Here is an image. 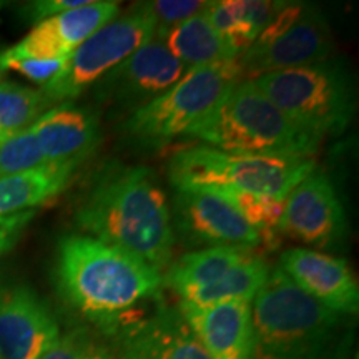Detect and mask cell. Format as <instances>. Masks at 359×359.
Masks as SVG:
<instances>
[{
	"label": "cell",
	"mask_w": 359,
	"mask_h": 359,
	"mask_svg": "<svg viewBox=\"0 0 359 359\" xmlns=\"http://www.w3.org/2000/svg\"><path fill=\"white\" fill-rule=\"evenodd\" d=\"M255 253L248 248H236V246H215V248L193 250L183 255L177 262L170 263L161 275L163 288H168L177 293L180 302H185L188 296L201 288L217 283L245 259L253 257Z\"/></svg>",
	"instance_id": "obj_19"
},
{
	"label": "cell",
	"mask_w": 359,
	"mask_h": 359,
	"mask_svg": "<svg viewBox=\"0 0 359 359\" xmlns=\"http://www.w3.org/2000/svg\"><path fill=\"white\" fill-rule=\"evenodd\" d=\"M253 359H349L353 316L303 293L281 268L271 271L251 302Z\"/></svg>",
	"instance_id": "obj_3"
},
{
	"label": "cell",
	"mask_w": 359,
	"mask_h": 359,
	"mask_svg": "<svg viewBox=\"0 0 359 359\" xmlns=\"http://www.w3.org/2000/svg\"><path fill=\"white\" fill-rule=\"evenodd\" d=\"M47 165L30 128L11 135L0 142V177L32 172Z\"/></svg>",
	"instance_id": "obj_24"
},
{
	"label": "cell",
	"mask_w": 359,
	"mask_h": 359,
	"mask_svg": "<svg viewBox=\"0 0 359 359\" xmlns=\"http://www.w3.org/2000/svg\"><path fill=\"white\" fill-rule=\"evenodd\" d=\"M154 39L188 69L238 58L233 45L210 24L205 12L178 25L155 29Z\"/></svg>",
	"instance_id": "obj_20"
},
{
	"label": "cell",
	"mask_w": 359,
	"mask_h": 359,
	"mask_svg": "<svg viewBox=\"0 0 359 359\" xmlns=\"http://www.w3.org/2000/svg\"><path fill=\"white\" fill-rule=\"evenodd\" d=\"M50 107L42 90L0 80V138L30 128Z\"/></svg>",
	"instance_id": "obj_23"
},
{
	"label": "cell",
	"mask_w": 359,
	"mask_h": 359,
	"mask_svg": "<svg viewBox=\"0 0 359 359\" xmlns=\"http://www.w3.org/2000/svg\"><path fill=\"white\" fill-rule=\"evenodd\" d=\"M170 215L175 236L178 235L190 246H236L259 253H263V250H273L257 228L251 226L222 196L210 190H175Z\"/></svg>",
	"instance_id": "obj_9"
},
{
	"label": "cell",
	"mask_w": 359,
	"mask_h": 359,
	"mask_svg": "<svg viewBox=\"0 0 359 359\" xmlns=\"http://www.w3.org/2000/svg\"><path fill=\"white\" fill-rule=\"evenodd\" d=\"M269 271H271V264L264 259L263 253H255L243 263L231 268L217 283L195 291L182 303L198 304V306L228 302L251 303L266 281Z\"/></svg>",
	"instance_id": "obj_22"
},
{
	"label": "cell",
	"mask_w": 359,
	"mask_h": 359,
	"mask_svg": "<svg viewBox=\"0 0 359 359\" xmlns=\"http://www.w3.org/2000/svg\"><path fill=\"white\" fill-rule=\"evenodd\" d=\"M278 266L303 293L323 306L348 316L358 314L359 286L344 259L299 246L283 251Z\"/></svg>",
	"instance_id": "obj_15"
},
{
	"label": "cell",
	"mask_w": 359,
	"mask_h": 359,
	"mask_svg": "<svg viewBox=\"0 0 359 359\" xmlns=\"http://www.w3.org/2000/svg\"><path fill=\"white\" fill-rule=\"evenodd\" d=\"M333 48V34L326 17L318 7L304 4L302 15L285 32L264 45H250L236 62L243 77L253 79L330 60Z\"/></svg>",
	"instance_id": "obj_12"
},
{
	"label": "cell",
	"mask_w": 359,
	"mask_h": 359,
	"mask_svg": "<svg viewBox=\"0 0 359 359\" xmlns=\"http://www.w3.org/2000/svg\"><path fill=\"white\" fill-rule=\"evenodd\" d=\"M188 138L228 154L288 158H313L323 143L286 118L250 79L233 85Z\"/></svg>",
	"instance_id": "obj_4"
},
{
	"label": "cell",
	"mask_w": 359,
	"mask_h": 359,
	"mask_svg": "<svg viewBox=\"0 0 359 359\" xmlns=\"http://www.w3.org/2000/svg\"><path fill=\"white\" fill-rule=\"evenodd\" d=\"M120 12V2L90 0L82 7L62 12L39 22L25 39L8 48L13 55L34 58H69L90 35L114 20Z\"/></svg>",
	"instance_id": "obj_16"
},
{
	"label": "cell",
	"mask_w": 359,
	"mask_h": 359,
	"mask_svg": "<svg viewBox=\"0 0 359 359\" xmlns=\"http://www.w3.org/2000/svg\"><path fill=\"white\" fill-rule=\"evenodd\" d=\"M110 338L114 359H210L180 309L163 299Z\"/></svg>",
	"instance_id": "obj_13"
},
{
	"label": "cell",
	"mask_w": 359,
	"mask_h": 359,
	"mask_svg": "<svg viewBox=\"0 0 359 359\" xmlns=\"http://www.w3.org/2000/svg\"><path fill=\"white\" fill-rule=\"evenodd\" d=\"M90 0H35V2L27 4L25 12L29 20L35 22V25L39 22L55 17L58 13L72 11V8L82 7L85 4H88Z\"/></svg>",
	"instance_id": "obj_29"
},
{
	"label": "cell",
	"mask_w": 359,
	"mask_h": 359,
	"mask_svg": "<svg viewBox=\"0 0 359 359\" xmlns=\"http://www.w3.org/2000/svg\"><path fill=\"white\" fill-rule=\"evenodd\" d=\"M314 168V158L238 155L200 143L175 151L167 172L175 190L241 191L285 200Z\"/></svg>",
	"instance_id": "obj_7"
},
{
	"label": "cell",
	"mask_w": 359,
	"mask_h": 359,
	"mask_svg": "<svg viewBox=\"0 0 359 359\" xmlns=\"http://www.w3.org/2000/svg\"><path fill=\"white\" fill-rule=\"evenodd\" d=\"M0 142H4V138H0Z\"/></svg>",
	"instance_id": "obj_31"
},
{
	"label": "cell",
	"mask_w": 359,
	"mask_h": 359,
	"mask_svg": "<svg viewBox=\"0 0 359 359\" xmlns=\"http://www.w3.org/2000/svg\"><path fill=\"white\" fill-rule=\"evenodd\" d=\"M79 165H47L19 175L0 177V218L29 212L55 198L69 187Z\"/></svg>",
	"instance_id": "obj_21"
},
{
	"label": "cell",
	"mask_w": 359,
	"mask_h": 359,
	"mask_svg": "<svg viewBox=\"0 0 359 359\" xmlns=\"http://www.w3.org/2000/svg\"><path fill=\"white\" fill-rule=\"evenodd\" d=\"M67 64V58H34L13 55L8 50L0 53V69L13 70L32 82L45 87L60 74Z\"/></svg>",
	"instance_id": "obj_26"
},
{
	"label": "cell",
	"mask_w": 359,
	"mask_h": 359,
	"mask_svg": "<svg viewBox=\"0 0 359 359\" xmlns=\"http://www.w3.org/2000/svg\"><path fill=\"white\" fill-rule=\"evenodd\" d=\"M250 80L286 118L320 142L343 135L356 114L351 72L338 58Z\"/></svg>",
	"instance_id": "obj_5"
},
{
	"label": "cell",
	"mask_w": 359,
	"mask_h": 359,
	"mask_svg": "<svg viewBox=\"0 0 359 359\" xmlns=\"http://www.w3.org/2000/svg\"><path fill=\"white\" fill-rule=\"evenodd\" d=\"M147 11L155 20V29H167L182 24L191 17L200 15L212 2L205 0H154V2H143Z\"/></svg>",
	"instance_id": "obj_27"
},
{
	"label": "cell",
	"mask_w": 359,
	"mask_h": 359,
	"mask_svg": "<svg viewBox=\"0 0 359 359\" xmlns=\"http://www.w3.org/2000/svg\"><path fill=\"white\" fill-rule=\"evenodd\" d=\"M210 359H253L251 303L228 302L177 306Z\"/></svg>",
	"instance_id": "obj_17"
},
{
	"label": "cell",
	"mask_w": 359,
	"mask_h": 359,
	"mask_svg": "<svg viewBox=\"0 0 359 359\" xmlns=\"http://www.w3.org/2000/svg\"><path fill=\"white\" fill-rule=\"evenodd\" d=\"M0 77H2V69H0Z\"/></svg>",
	"instance_id": "obj_30"
},
{
	"label": "cell",
	"mask_w": 359,
	"mask_h": 359,
	"mask_svg": "<svg viewBox=\"0 0 359 359\" xmlns=\"http://www.w3.org/2000/svg\"><path fill=\"white\" fill-rule=\"evenodd\" d=\"M60 336L55 314L30 286L0 288V359H40Z\"/></svg>",
	"instance_id": "obj_14"
},
{
	"label": "cell",
	"mask_w": 359,
	"mask_h": 359,
	"mask_svg": "<svg viewBox=\"0 0 359 359\" xmlns=\"http://www.w3.org/2000/svg\"><path fill=\"white\" fill-rule=\"evenodd\" d=\"M40 359H114L110 346L87 327L60 334Z\"/></svg>",
	"instance_id": "obj_25"
},
{
	"label": "cell",
	"mask_w": 359,
	"mask_h": 359,
	"mask_svg": "<svg viewBox=\"0 0 359 359\" xmlns=\"http://www.w3.org/2000/svg\"><path fill=\"white\" fill-rule=\"evenodd\" d=\"M241 79L236 60L188 69L167 92L125 118V140L137 148L158 150L188 137Z\"/></svg>",
	"instance_id": "obj_6"
},
{
	"label": "cell",
	"mask_w": 359,
	"mask_h": 359,
	"mask_svg": "<svg viewBox=\"0 0 359 359\" xmlns=\"http://www.w3.org/2000/svg\"><path fill=\"white\" fill-rule=\"evenodd\" d=\"M75 223L83 235L135 255L160 275L172 263L170 206L155 173L145 167L105 165L80 203Z\"/></svg>",
	"instance_id": "obj_2"
},
{
	"label": "cell",
	"mask_w": 359,
	"mask_h": 359,
	"mask_svg": "<svg viewBox=\"0 0 359 359\" xmlns=\"http://www.w3.org/2000/svg\"><path fill=\"white\" fill-rule=\"evenodd\" d=\"M155 27L145 4H135L127 13L116 15L72 52L60 74L40 88L43 97L52 107L74 102L142 45L150 42Z\"/></svg>",
	"instance_id": "obj_8"
},
{
	"label": "cell",
	"mask_w": 359,
	"mask_h": 359,
	"mask_svg": "<svg viewBox=\"0 0 359 359\" xmlns=\"http://www.w3.org/2000/svg\"><path fill=\"white\" fill-rule=\"evenodd\" d=\"M280 235L313 246L338 250L348 236V222L336 187L325 172L314 168L286 195L278 226Z\"/></svg>",
	"instance_id": "obj_11"
},
{
	"label": "cell",
	"mask_w": 359,
	"mask_h": 359,
	"mask_svg": "<svg viewBox=\"0 0 359 359\" xmlns=\"http://www.w3.org/2000/svg\"><path fill=\"white\" fill-rule=\"evenodd\" d=\"M30 130L48 165H80L100 143L98 116L74 102L50 107Z\"/></svg>",
	"instance_id": "obj_18"
},
{
	"label": "cell",
	"mask_w": 359,
	"mask_h": 359,
	"mask_svg": "<svg viewBox=\"0 0 359 359\" xmlns=\"http://www.w3.org/2000/svg\"><path fill=\"white\" fill-rule=\"evenodd\" d=\"M55 276L67 302L109 338L160 303L163 291L155 268L88 235L58 241Z\"/></svg>",
	"instance_id": "obj_1"
},
{
	"label": "cell",
	"mask_w": 359,
	"mask_h": 359,
	"mask_svg": "<svg viewBox=\"0 0 359 359\" xmlns=\"http://www.w3.org/2000/svg\"><path fill=\"white\" fill-rule=\"evenodd\" d=\"M188 70L163 43L151 39L93 85L95 100L110 115H130L161 95Z\"/></svg>",
	"instance_id": "obj_10"
},
{
	"label": "cell",
	"mask_w": 359,
	"mask_h": 359,
	"mask_svg": "<svg viewBox=\"0 0 359 359\" xmlns=\"http://www.w3.org/2000/svg\"><path fill=\"white\" fill-rule=\"evenodd\" d=\"M34 217L35 210H29V212L8 215V217L0 218V257L7 253L20 240L22 233L25 231L27 224L32 222Z\"/></svg>",
	"instance_id": "obj_28"
}]
</instances>
